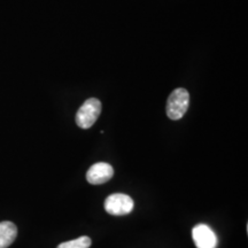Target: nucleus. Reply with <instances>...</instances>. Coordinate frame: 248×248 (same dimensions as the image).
<instances>
[{
  "label": "nucleus",
  "instance_id": "obj_6",
  "mask_svg": "<svg viewBox=\"0 0 248 248\" xmlns=\"http://www.w3.org/2000/svg\"><path fill=\"white\" fill-rule=\"evenodd\" d=\"M17 228L9 221L0 222V248H8L16 239Z\"/></svg>",
  "mask_w": 248,
  "mask_h": 248
},
{
  "label": "nucleus",
  "instance_id": "obj_3",
  "mask_svg": "<svg viewBox=\"0 0 248 248\" xmlns=\"http://www.w3.org/2000/svg\"><path fill=\"white\" fill-rule=\"evenodd\" d=\"M105 210L114 216L128 215L135 208L132 198L124 193H113L106 198L104 203Z\"/></svg>",
  "mask_w": 248,
  "mask_h": 248
},
{
  "label": "nucleus",
  "instance_id": "obj_4",
  "mask_svg": "<svg viewBox=\"0 0 248 248\" xmlns=\"http://www.w3.org/2000/svg\"><path fill=\"white\" fill-rule=\"evenodd\" d=\"M192 238L197 248H216L217 237L209 225L198 224L192 230Z\"/></svg>",
  "mask_w": 248,
  "mask_h": 248
},
{
  "label": "nucleus",
  "instance_id": "obj_2",
  "mask_svg": "<svg viewBox=\"0 0 248 248\" xmlns=\"http://www.w3.org/2000/svg\"><path fill=\"white\" fill-rule=\"evenodd\" d=\"M101 113V102L97 98H90L84 101L76 113V124L80 129H90L97 122Z\"/></svg>",
  "mask_w": 248,
  "mask_h": 248
},
{
  "label": "nucleus",
  "instance_id": "obj_7",
  "mask_svg": "<svg viewBox=\"0 0 248 248\" xmlns=\"http://www.w3.org/2000/svg\"><path fill=\"white\" fill-rule=\"evenodd\" d=\"M91 244V238H89L88 235H83V237L77 238V239L62 243L57 248H90Z\"/></svg>",
  "mask_w": 248,
  "mask_h": 248
},
{
  "label": "nucleus",
  "instance_id": "obj_1",
  "mask_svg": "<svg viewBox=\"0 0 248 248\" xmlns=\"http://www.w3.org/2000/svg\"><path fill=\"white\" fill-rule=\"evenodd\" d=\"M190 106V94L185 89L179 88L170 93L167 101V115L170 120H181Z\"/></svg>",
  "mask_w": 248,
  "mask_h": 248
},
{
  "label": "nucleus",
  "instance_id": "obj_5",
  "mask_svg": "<svg viewBox=\"0 0 248 248\" xmlns=\"http://www.w3.org/2000/svg\"><path fill=\"white\" fill-rule=\"evenodd\" d=\"M114 176V169L109 163L98 162L92 164L86 172V181L92 185L105 184Z\"/></svg>",
  "mask_w": 248,
  "mask_h": 248
}]
</instances>
